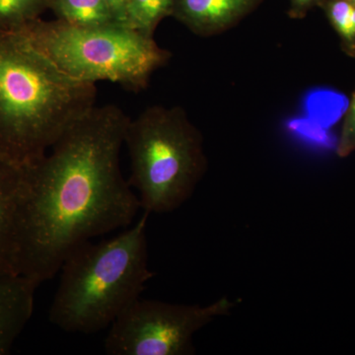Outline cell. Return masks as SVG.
Instances as JSON below:
<instances>
[{"mask_svg":"<svg viewBox=\"0 0 355 355\" xmlns=\"http://www.w3.org/2000/svg\"><path fill=\"white\" fill-rule=\"evenodd\" d=\"M130 116L93 107L25 167L15 222L17 275L41 284L83 243L132 225L141 207L121 170Z\"/></svg>","mask_w":355,"mask_h":355,"instance_id":"obj_1","label":"cell"},{"mask_svg":"<svg viewBox=\"0 0 355 355\" xmlns=\"http://www.w3.org/2000/svg\"><path fill=\"white\" fill-rule=\"evenodd\" d=\"M95 83L67 76L22 33L0 31V156L36 164L96 106Z\"/></svg>","mask_w":355,"mask_h":355,"instance_id":"obj_2","label":"cell"},{"mask_svg":"<svg viewBox=\"0 0 355 355\" xmlns=\"http://www.w3.org/2000/svg\"><path fill=\"white\" fill-rule=\"evenodd\" d=\"M149 214L112 239L81 244L60 266L51 323L67 333L91 335L109 328L141 296L155 273L149 268Z\"/></svg>","mask_w":355,"mask_h":355,"instance_id":"obj_3","label":"cell"},{"mask_svg":"<svg viewBox=\"0 0 355 355\" xmlns=\"http://www.w3.org/2000/svg\"><path fill=\"white\" fill-rule=\"evenodd\" d=\"M130 187L147 214H169L195 193L207 171L203 137L181 107L154 105L130 119L125 135Z\"/></svg>","mask_w":355,"mask_h":355,"instance_id":"obj_4","label":"cell"},{"mask_svg":"<svg viewBox=\"0 0 355 355\" xmlns=\"http://www.w3.org/2000/svg\"><path fill=\"white\" fill-rule=\"evenodd\" d=\"M19 33L72 78L110 81L132 91L146 89L171 58L153 36L123 25L81 27L40 18Z\"/></svg>","mask_w":355,"mask_h":355,"instance_id":"obj_5","label":"cell"},{"mask_svg":"<svg viewBox=\"0 0 355 355\" xmlns=\"http://www.w3.org/2000/svg\"><path fill=\"white\" fill-rule=\"evenodd\" d=\"M236 303L219 298L207 306L175 304L140 296L109 327L104 349L109 355H191L193 336Z\"/></svg>","mask_w":355,"mask_h":355,"instance_id":"obj_6","label":"cell"},{"mask_svg":"<svg viewBox=\"0 0 355 355\" xmlns=\"http://www.w3.org/2000/svg\"><path fill=\"white\" fill-rule=\"evenodd\" d=\"M261 0H174L171 16L198 36L218 34L237 24Z\"/></svg>","mask_w":355,"mask_h":355,"instance_id":"obj_7","label":"cell"},{"mask_svg":"<svg viewBox=\"0 0 355 355\" xmlns=\"http://www.w3.org/2000/svg\"><path fill=\"white\" fill-rule=\"evenodd\" d=\"M39 286L21 275L0 277V355L11 352L29 323L34 311L35 292Z\"/></svg>","mask_w":355,"mask_h":355,"instance_id":"obj_8","label":"cell"},{"mask_svg":"<svg viewBox=\"0 0 355 355\" xmlns=\"http://www.w3.org/2000/svg\"><path fill=\"white\" fill-rule=\"evenodd\" d=\"M25 167L0 156V277L17 275L14 266L15 222Z\"/></svg>","mask_w":355,"mask_h":355,"instance_id":"obj_9","label":"cell"},{"mask_svg":"<svg viewBox=\"0 0 355 355\" xmlns=\"http://www.w3.org/2000/svg\"><path fill=\"white\" fill-rule=\"evenodd\" d=\"M51 9L58 20L71 25L81 27L121 25L104 0H51Z\"/></svg>","mask_w":355,"mask_h":355,"instance_id":"obj_10","label":"cell"},{"mask_svg":"<svg viewBox=\"0 0 355 355\" xmlns=\"http://www.w3.org/2000/svg\"><path fill=\"white\" fill-rule=\"evenodd\" d=\"M48 9L51 0H0V31L19 33Z\"/></svg>","mask_w":355,"mask_h":355,"instance_id":"obj_11","label":"cell"},{"mask_svg":"<svg viewBox=\"0 0 355 355\" xmlns=\"http://www.w3.org/2000/svg\"><path fill=\"white\" fill-rule=\"evenodd\" d=\"M174 0H128V27L153 36L161 21L172 14Z\"/></svg>","mask_w":355,"mask_h":355,"instance_id":"obj_12","label":"cell"},{"mask_svg":"<svg viewBox=\"0 0 355 355\" xmlns=\"http://www.w3.org/2000/svg\"><path fill=\"white\" fill-rule=\"evenodd\" d=\"M331 25L342 40L343 50L355 57V4L350 0H321Z\"/></svg>","mask_w":355,"mask_h":355,"instance_id":"obj_13","label":"cell"},{"mask_svg":"<svg viewBox=\"0 0 355 355\" xmlns=\"http://www.w3.org/2000/svg\"><path fill=\"white\" fill-rule=\"evenodd\" d=\"M355 151V92L343 118L342 130L336 142V154L345 158Z\"/></svg>","mask_w":355,"mask_h":355,"instance_id":"obj_14","label":"cell"},{"mask_svg":"<svg viewBox=\"0 0 355 355\" xmlns=\"http://www.w3.org/2000/svg\"><path fill=\"white\" fill-rule=\"evenodd\" d=\"M320 1L321 0H289L291 2L289 14L293 18L303 17L310 8L319 4Z\"/></svg>","mask_w":355,"mask_h":355,"instance_id":"obj_15","label":"cell"},{"mask_svg":"<svg viewBox=\"0 0 355 355\" xmlns=\"http://www.w3.org/2000/svg\"><path fill=\"white\" fill-rule=\"evenodd\" d=\"M121 25L127 26V7L128 0H104ZM128 27V26H127Z\"/></svg>","mask_w":355,"mask_h":355,"instance_id":"obj_16","label":"cell"},{"mask_svg":"<svg viewBox=\"0 0 355 355\" xmlns=\"http://www.w3.org/2000/svg\"><path fill=\"white\" fill-rule=\"evenodd\" d=\"M352 2H354V3L355 4V0H354V1H352Z\"/></svg>","mask_w":355,"mask_h":355,"instance_id":"obj_17","label":"cell"},{"mask_svg":"<svg viewBox=\"0 0 355 355\" xmlns=\"http://www.w3.org/2000/svg\"><path fill=\"white\" fill-rule=\"evenodd\" d=\"M350 1H354V0H350Z\"/></svg>","mask_w":355,"mask_h":355,"instance_id":"obj_18","label":"cell"}]
</instances>
